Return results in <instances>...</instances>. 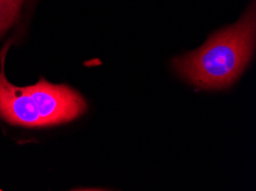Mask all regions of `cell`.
Here are the masks:
<instances>
[{"label":"cell","mask_w":256,"mask_h":191,"mask_svg":"<svg viewBox=\"0 0 256 191\" xmlns=\"http://www.w3.org/2000/svg\"><path fill=\"white\" fill-rule=\"evenodd\" d=\"M255 45V7L238 23L206 42L200 49L174 60L182 76L202 88L228 87L240 76L250 60Z\"/></svg>","instance_id":"obj_1"},{"label":"cell","mask_w":256,"mask_h":191,"mask_svg":"<svg viewBox=\"0 0 256 191\" xmlns=\"http://www.w3.org/2000/svg\"><path fill=\"white\" fill-rule=\"evenodd\" d=\"M86 109L78 93L64 85L42 79L34 86L18 87L0 71V114L7 122L26 127L69 122Z\"/></svg>","instance_id":"obj_2"},{"label":"cell","mask_w":256,"mask_h":191,"mask_svg":"<svg viewBox=\"0 0 256 191\" xmlns=\"http://www.w3.org/2000/svg\"><path fill=\"white\" fill-rule=\"evenodd\" d=\"M22 2L23 0H0V36L16 19Z\"/></svg>","instance_id":"obj_3"}]
</instances>
